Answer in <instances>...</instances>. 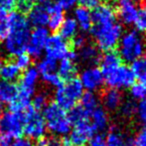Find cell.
<instances>
[{"mask_svg":"<svg viewBox=\"0 0 146 146\" xmlns=\"http://www.w3.org/2000/svg\"><path fill=\"white\" fill-rule=\"evenodd\" d=\"M43 118L46 128L56 136H65L72 129V122L67 111L57 106L55 102H49L43 110Z\"/></svg>","mask_w":146,"mask_h":146,"instance_id":"277c9868","label":"cell"},{"mask_svg":"<svg viewBox=\"0 0 146 146\" xmlns=\"http://www.w3.org/2000/svg\"><path fill=\"white\" fill-rule=\"evenodd\" d=\"M77 56L79 61L88 66H94V64L98 63L100 58V50L98 49V47L90 43H87L85 46L79 49V53L77 54Z\"/></svg>","mask_w":146,"mask_h":146,"instance_id":"d6986e66","label":"cell"},{"mask_svg":"<svg viewBox=\"0 0 146 146\" xmlns=\"http://www.w3.org/2000/svg\"><path fill=\"white\" fill-rule=\"evenodd\" d=\"M73 125L74 127L69 133L70 143L72 146H87L96 133L90 120H84Z\"/></svg>","mask_w":146,"mask_h":146,"instance_id":"7c38bea8","label":"cell"},{"mask_svg":"<svg viewBox=\"0 0 146 146\" xmlns=\"http://www.w3.org/2000/svg\"><path fill=\"white\" fill-rule=\"evenodd\" d=\"M120 110V114L124 117H129L133 116L135 114V110H136V104H134V102L132 100H126V102L121 104V106L118 108Z\"/></svg>","mask_w":146,"mask_h":146,"instance_id":"e575fe53","label":"cell"},{"mask_svg":"<svg viewBox=\"0 0 146 146\" xmlns=\"http://www.w3.org/2000/svg\"><path fill=\"white\" fill-rule=\"evenodd\" d=\"M10 144H11V139L0 135V146H10Z\"/></svg>","mask_w":146,"mask_h":146,"instance_id":"c3c4849f","label":"cell"},{"mask_svg":"<svg viewBox=\"0 0 146 146\" xmlns=\"http://www.w3.org/2000/svg\"><path fill=\"white\" fill-rule=\"evenodd\" d=\"M135 115L137 119L143 124H146V98L139 100L136 104V110H135Z\"/></svg>","mask_w":146,"mask_h":146,"instance_id":"8d00e7d4","label":"cell"},{"mask_svg":"<svg viewBox=\"0 0 146 146\" xmlns=\"http://www.w3.org/2000/svg\"><path fill=\"white\" fill-rule=\"evenodd\" d=\"M87 43H88L87 37L82 34H77L72 39V45H73V47H75V48H77V49H81L82 47L85 46Z\"/></svg>","mask_w":146,"mask_h":146,"instance_id":"f35d334b","label":"cell"},{"mask_svg":"<svg viewBox=\"0 0 146 146\" xmlns=\"http://www.w3.org/2000/svg\"><path fill=\"white\" fill-rule=\"evenodd\" d=\"M17 94V87L13 83L0 79V104H9Z\"/></svg>","mask_w":146,"mask_h":146,"instance_id":"d4e9b609","label":"cell"},{"mask_svg":"<svg viewBox=\"0 0 146 146\" xmlns=\"http://www.w3.org/2000/svg\"><path fill=\"white\" fill-rule=\"evenodd\" d=\"M50 36L49 30L46 27H37L30 32L29 40L27 44V54L32 59L41 58L44 52L47 39Z\"/></svg>","mask_w":146,"mask_h":146,"instance_id":"30bf717a","label":"cell"},{"mask_svg":"<svg viewBox=\"0 0 146 146\" xmlns=\"http://www.w3.org/2000/svg\"><path fill=\"white\" fill-rule=\"evenodd\" d=\"M14 63L16 64V66H17L21 71L22 70L25 71L26 69L30 68L31 65H32V58H31L27 53H22V54L16 56V59Z\"/></svg>","mask_w":146,"mask_h":146,"instance_id":"d590c367","label":"cell"},{"mask_svg":"<svg viewBox=\"0 0 146 146\" xmlns=\"http://www.w3.org/2000/svg\"><path fill=\"white\" fill-rule=\"evenodd\" d=\"M79 80L84 90L92 92L100 90L104 84V74L100 68L96 66H88L86 69H84L80 75Z\"/></svg>","mask_w":146,"mask_h":146,"instance_id":"8fae6325","label":"cell"},{"mask_svg":"<svg viewBox=\"0 0 146 146\" xmlns=\"http://www.w3.org/2000/svg\"><path fill=\"white\" fill-rule=\"evenodd\" d=\"M54 1L64 10H70L75 7L78 0H54Z\"/></svg>","mask_w":146,"mask_h":146,"instance_id":"ee69618b","label":"cell"},{"mask_svg":"<svg viewBox=\"0 0 146 146\" xmlns=\"http://www.w3.org/2000/svg\"><path fill=\"white\" fill-rule=\"evenodd\" d=\"M104 84L108 88L114 90H126L134 84L135 77L130 67L126 65H119L115 69L104 74Z\"/></svg>","mask_w":146,"mask_h":146,"instance_id":"52a82bcc","label":"cell"},{"mask_svg":"<svg viewBox=\"0 0 146 146\" xmlns=\"http://www.w3.org/2000/svg\"><path fill=\"white\" fill-rule=\"evenodd\" d=\"M90 31L98 49L104 52L112 51L116 48L123 34L122 25L117 21L92 24Z\"/></svg>","mask_w":146,"mask_h":146,"instance_id":"7a4b0ae2","label":"cell"},{"mask_svg":"<svg viewBox=\"0 0 146 146\" xmlns=\"http://www.w3.org/2000/svg\"><path fill=\"white\" fill-rule=\"evenodd\" d=\"M129 94L130 96L135 100H141L146 98V83L138 82L136 84H133L129 88Z\"/></svg>","mask_w":146,"mask_h":146,"instance_id":"1f68e13d","label":"cell"},{"mask_svg":"<svg viewBox=\"0 0 146 146\" xmlns=\"http://www.w3.org/2000/svg\"><path fill=\"white\" fill-rule=\"evenodd\" d=\"M134 25L137 32L139 33L146 32V5L142 6L140 9H138V13H137Z\"/></svg>","mask_w":146,"mask_h":146,"instance_id":"836d02e7","label":"cell"},{"mask_svg":"<svg viewBox=\"0 0 146 146\" xmlns=\"http://www.w3.org/2000/svg\"><path fill=\"white\" fill-rule=\"evenodd\" d=\"M102 102L104 108L110 111H115L122 104V94L120 90L108 88L102 94Z\"/></svg>","mask_w":146,"mask_h":146,"instance_id":"ac0fdd59","label":"cell"},{"mask_svg":"<svg viewBox=\"0 0 146 146\" xmlns=\"http://www.w3.org/2000/svg\"><path fill=\"white\" fill-rule=\"evenodd\" d=\"M130 69L135 79H137L139 82L146 83V54L142 58L132 62Z\"/></svg>","mask_w":146,"mask_h":146,"instance_id":"83f0119b","label":"cell"},{"mask_svg":"<svg viewBox=\"0 0 146 146\" xmlns=\"http://www.w3.org/2000/svg\"><path fill=\"white\" fill-rule=\"evenodd\" d=\"M90 122L96 132H102L108 127L110 117L108 111L102 106H98L90 112Z\"/></svg>","mask_w":146,"mask_h":146,"instance_id":"e0dca14e","label":"cell"},{"mask_svg":"<svg viewBox=\"0 0 146 146\" xmlns=\"http://www.w3.org/2000/svg\"><path fill=\"white\" fill-rule=\"evenodd\" d=\"M21 70L16 66L14 62H5L0 66V79L3 81L13 83L19 79Z\"/></svg>","mask_w":146,"mask_h":146,"instance_id":"cb8c5ba5","label":"cell"},{"mask_svg":"<svg viewBox=\"0 0 146 146\" xmlns=\"http://www.w3.org/2000/svg\"><path fill=\"white\" fill-rule=\"evenodd\" d=\"M125 146H134V144H133V143H129V144L127 143V144L125 145Z\"/></svg>","mask_w":146,"mask_h":146,"instance_id":"816d5d0a","label":"cell"},{"mask_svg":"<svg viewBox=\"0 0 146 146\" xmlns=\"http://www.w3.org/2000/svg\"><path fill=\"white\" fill-rule=\"evenodd\" d=\"M42 81L46 84L47 86L52 88H58L63 85V80L58 75V73L53 72V73H47L42 75Z\"/></svg>","mask_w":146,"mask_h":146,"instance_id":"d6a6232c","label":"cell"},{"mask_svg":"<svg viewBox=\"0 0 146 146\" xmlns=\"http://www.w3.org/2000/svg\"><path fill=\"white\" fill-rule=\"evenodd\" d=\"M31 102L33 104V108L37 110H43L49 104V94L45 90L36 92L35 96H32Z\"/></svg>","mask_w":146,"mask_h":146,"instance_id":"f546056e","label":"cell"},{"mask_svg":"<svg viewBox=\"0 0 146 146\" xmlns=\"http://www.w3.org/2000/svg\"><path fill=\"white\" fill-rule=\"evenodd\" d=\"M81 6L87 8V9H96L98 5L102 4V0H78Z\"/></svg>","mask_w":146,"mask_h":146,"instance_id":"b9f144b4","label":"cell"},{"mask_svg":"<svg viewBox=\"0 0 146 146\" xmlns=\"http://www.w3.org/2000/svg\"><path fill=\"white\" fill-rule=\"evenodd\" d=\"M51 138H48L46 136H43L41 138L37 139V142L35 146H50Z\"/></svg>","mask_w":146,"mask_h":146,"instance_id":"7dc6e473","label":"cell"},{"mask_svg":"<svg viewBox=\"0 0 146 146\" xmlns=\"http://www.w3.org/2000/svg\"><path fill=\"white\" fill-rule=\"evenodd\" d=\"M15 1H17V8L19 12L25 13L30 10L35 0H15Z\"/></svg>","mask_w":146,"mask_h":146,"instance_id":"ab89813d","label":"cell"},{"mask_svg":"<svg viewBox=\"0 0 146 146\" xmlns=\"http://www.w3.org/2000/svg\"><path fill=\"white\" fill-rule=\"evenodd\" d=\"M7 19H0V42H3L9 34V25Z\"/></svg>","mask_w":146,"mask_h":146,"instance_id":"60d3db41","label":"cell"},{"mask_svg":"<svg viewBox=\"0 0 146 146\" xmlns=\"http://www.w3.org/2000/svg\"><path fill=\"white\" fill-rule=\"evenodd\" d=\"M133 144L134 146H146V124L143 125L137 132Z\"/></svg>","mask_w":146,"mask_h":146,"instance_id":"74e56055","label":"cell"},{"mask_svg":"<svg viewBox=\"0 0 146 146\" xmlns=\"http://www.w3.org/2000/svg\"><path fill=\"white\" fill-rule=\"evenodd\" d=\"M4 108H3V104H0V117H1L2 115H3V113H4Z\"/></svg>","mask_w":146,"mask_h":146,"instance_id":"681fc988","label":"cell"},{"mask_svg":"<svg viewBox=\"0 0 146 146\" xmlns=\"http://www.w3.org/2000/svg\"><path fill=\"white\" fill-rule=\"evenodd\" d=\"M57 67H58V63H57L56 60L46 57V58L40 60V62L37 65V70H38L39 73L43 75V74L56 72Z\"/></svg>","mask_w":146,"mask_h":146,"instance_id":"4dcf8cb0","label":"cell"},{"mask_svg":"<svg viewBox=\"0 0 146 146\" xmlns=\"http://www.w3.org/2000/svg\"><path fill=\"white\" fill-rule=\"evenodd\" d=\"M90 146H108L106 144V138L100 134H94L88 142Z\"/></svg>","mask_w":146,"mask_h":146,"instance_id":"7bdbcfd3","label":"cell"},{"mask_svg":"<svg viewBox=\"0 0 146 146\" xmlns=\"http://www.w3.org/2000/svg\"><path fill=\"white\" fill-rule=\"evenodd\" d=\"M118 47L119 56L126 63H132L146 54V43L136 30H129L123 33Z\"/></svg>","mask_w":146,"mask_h":146,"instance_id":"3957f363","label":"cell"},{"mask_svg":"<svg viewBox=\"0 0 146 146\" xmlns=\"http://www.w3.org/2000/svg\"><path fill=\"white\" fill-rule=\"evenodd\" d=\"M80 102H81L80 106L90 112H92L94 110H96L98 106V104H100V100H98L96 92H84Z\"/></svg>","mask_w":146,"mask_h":146,"instance_id":"f1b7e54d","label":"cell"},{"mask_svg":"<svg viewBox=\"0 0 146 146\" xmlns=\"http://www.w3.org/2000/svg\"><path fill=\"white\" fill-rule=\"evenodd\" d=\"M53 4L52 0H35L30 10L27 12V20L30 26L37 27H46L49 20V9Z\"/></svg>","mask_w":146,"mask_h":146,"instance_id":"9c48e42d","label":"cell"},{"mask_svg":"<svg viewBox=\"0 0 146 146\" xmlns=\"http://www.w3.org/2000/svg\"><path fill=\"white\" fill-rule=\"evenodd\" d=\"M115 13L122 25H132L134 24L137 13H138L137 1L136 0H117Z\"/></svg>","mask_w":146,"mask_h":146,"instance_id":"5bb4252c","label":"cell"},{"mask_svg":"<svg viewBox=\"0 0 146 146\" xmlns=\"http://www.w3.org/2000/svg\"><path fill=\"white\" fill-rule=\"evenodd\" d=\"M44 51L46 53V57L57 61L66 58L71 52V49L67 40L62 38L60 35L54 34L48 37Z\"/></svg>","mask_w":146,"mask_h":146,"instance_id":"4fadbf2b","label":"cell"},{"mask_svg":"<svg viewBox=\"0 0 146 146\" xmlns=\"http://www.w3.org/2000/svg\"><path fill=\"white\" fill-rule=\"evenodd\" d=\"M58 31L62 38L65 40H72L76 35L79 34V26L73 17H68L65 18Z\"/></svg>","mask_w":146,"mask_h":146,"instance_id":"484cf974","label":"cell"},{"mask_svg":"<svg viewBox=\"0 0 146 146\" xmlns=\"http://www.w3.org/2000/svg\"><path fill=\"white\" fill-rule=\"evenodd\" d=\"M33 94L17 88V94L9 104V110L14 112H22L30 106Z\"/></svg>","mask_w":146,"mask_h":146,"instance_id":"7402d4cb","label":"cell"},{"mask_svg":"<svg viewBox=\"0 0 146 146\" xmlns=\"http://www.w3.org/2000/svg\"><path fill=\"white\" fill-rule=\"evenodd\" d=\"M16 5L15 0H0V8L6 11H11Z\"/></svg>","mask_w":146,"mask_h":146,"instance_id":"f6af8a7d","label":"cell"},{"mask_svg":"<svg viewBox=\"0 0 146 146\" xmlns=\"http://www.w3.org/2000/svg\"><path fill=\"white\" fill-rule=\"evenodd\" d=\"M74 19L83 32H88L92 26V16L90 10L83 6L76 7L74 10Z\"/></svg>","mask_w":146,"mask_h":146,"instance_id":"ffe728a7","label":"cell"},{"mask_svg":"<svg viewBox=\"0 0 146 146\" xmlns=\"http://www.w3.org/2000/svg\"><path fill=\"white\" fill-rule=\"evenodd\" d=\"M24 115L22 112L6 111L0 117V135L10 139L20 138L23 134Z\"/></svg>","mask_w":146,"mask_h":146,"instance_id":"ba28073f","label":"cell"},{"mask_svg":"<svg viewBox=\"0 0 146 146\" xmlns=\"http://www.w3.org/2000/svg\"><path fill=\"white\" fill-rule=\"evenodd\" d=\"M84 88L77 78L67 81L55 92V104L66 111H70L80 102L84 94Z\"/></svg>","mask_w":146,"mask_h":146,"instance_id":"5b68a950","label":"cell"},{"mask_svg":"<svg viewBox=\"0 0 146 146\" xmlns=\"http://www.w3.org/2000/svg\"><path fill=\"white\" fill-rule=\"evenodd\" d=\"M121 58L119 56V54L115 51H108L104 52V54L100 58L98 63L100 64V71L102 72V74H106L108 72L112 71L113 69H115L116 67H118L119 65H121Z\"/></svg>","mask_w":146,"mask_h":146,"instance_id":"44dd1931","label":"cell"},{"mask_svg":"<svg viewBox=\"0 0 146 146\" xmlns=\"http://www.w3.org/2000/svg\"><path fill=\"white\" fill-rule=\"evenodd\" d=\"M104 138L108 146H125L127 144L124 133L118 128H111Z\"/></svg>","mask_w":146,"mask_h":146,"instance_id":"4316f807","label":"cell"},{"mask_svg":"<svg viewBox=\"0 0 146 146\" xmlns=\"http://www.w3.org/2000/svg\"><path fill=\"white\" fill-rule=\"evenodd\" d=\"M39 79H40V73L38 72L37 68H28L24 71L23 75L20 78V86L18 90L34 94Z\"/></svg>","mask_w":146,"mask_h":146,"instance_id":"2e32d148","label":"cell"},{"mask_svg":"<svg viewBox=\"0 0 146 146\" xmlns=\"http://www.w3.org/2000/svg\"><path fill=\"white\" fill-rule=\"evenodd\" d=\"M64 20H65L64 9L62 7H60L58 4L53 2L50 9H49V20L47 26H48L50 30L58 31Z\"/></svg>","mask_w":146,"mask_h":146,"instance_id":"603a6c76","label":"cell"},{"mask_svg":"<svg viewBox=\"0 0 146 146\" xmlns=\"http://www.w3.org/2000/svg\"><path fill=\"white\" fill-rule=\"evenodd\" d=\"M24 128L23 133L30 139H37L45 136L46 123L40 111L35 110L33 106H29L23 111Z\"/></svg>","mask_w":146,"mask_h":146,"instance_id":"8992f818","label":"cell"},{"mask_svg":"<svg viewBox=\"0 0 146 146\" xmlns=\"http://www.w3.org/2000/svg\"><path fill=\"white\" fill-rule=\"evenodd\" d=\"M10 146H35L32 141L25 138H17L10 144Z\"/></svg>","mask_w":146,"mask_h":146,"instance_id":"bcb514c9","label":"cell"},{"mask_svg":"<svg viewBox=\"0 0 146 146\" xmlns=\"http://www.w3.org/2000/svg\"><path fill=\"white\" fill-rule=\"evenodd\" d=\"M9 34L3 41L2 51L8 56L16 57L26 52L30 36V24L21 12H11L8 15Z\"/></svg>","mask_w":146,"mask_h":146,"instance_id":"6da1fadb","label":"cell"},{"mask_svg":"<svg viewBox=\"0 0 146 146\" xmlns=\"http://www.w3.org/2000/svg\"><path fill=\"white\" fill-rule=\"evenodd\" d=\"M77 61V53L73 52V51H71L66 58L60 60L57 70H58V75L62 78L63 81L64 80L69 81V80H72L75 78L76 74L78 72L77 64H76Z\"/></svg>","mask_w":146,"mask_h":146,"instance_id":"9a60e30c","label":"cell"},{"mask_svg":"<svg viewBox=\"0 0 146 146\" xmlns=\"http://www.w3.org/2000/svg\"><path fill=\"white\" fill-rule=\"evenodd\" d=\"M1 53H2V49H0V66L2 65V55H1Z\"/></svg>","mask_w":146,"mask_h":146,"instance_id":"f907efd6","label":"cell"}]
</instances>
